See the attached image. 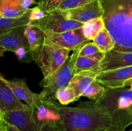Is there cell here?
I'll list each match as a JSON object with an SVG mask.
<instances>
[{
	"mask_svg": "<svg viewBox=\"0 0 132 131\" xmlns=\"http://www.w3.org/2000/svg\"><path fill=\"white\" fill-rule=\"evenodd\" d=\"M38 131H62L57 123H45L39 127Z\"/></svg>",
	"mask_w": 132,
	"mask_h": 131,
	"instance_id": "f1b7e54d",
	"label": "cell"
},
{
	"mask_svg": "<svg viewBox=\"0 0 132 131\" xmlns=\"http://www.w3.org/2000/svg\"><path fill=\"white\" fill-rule=\"evenodd\" d=\"M95 103L108 112L112 125L125 130L132 124V89L129 87L107 88Z\"/></svg>",
	"mask_w": 132,
	"mask_h": 131,
	"instance_id": "3957f363",
	"label": "cell"
},
{
	"mask_svg": "<svg viewBox=\"0 0 132 131\" xmlns=\"http://www.w3.org/2000/svg\"><path fill=\"white\" fill-rule=\"evenodd\" d=\"M100 64V61L87 57L79 56L77 57L76 64V74L82 71L95 70L98 71V68Z\"/></svg>",
	"mask_w": 132,
	"mask_h": 131,
	"instance_id": "603a6c76",
	"label": "cell"
},
{
	"mask_svg": "<svg viewBox=\"0 0 132 131\" xmlns=\"http://www.w3.org/2000/svg\"><path fill=\"white\" fill-rule=\"evenodd\" d=\"M28 106L16 98L0 73V112L1 114L14 109H23Z\"/></svg>",
	"mask_w": 132,
	"mask_h": 131,
	"instance_id": "9a60e30c",
	"label": "cell"
},
{
	"mask_svg": "<svg viewBox=\"0 0 132 131\" xmlns=\"http://www.w3.org/2000/svg\"><path fill=\"white\" fill-rule=\"evenodd\" d=\"M2 117L5 123L15 126L21 131H38L39 128L33 116L32 107L28 105L23 109L3 113Z\"/></svg>",
	"mask_w": 132,
	"mask_h": 131,
	"instance_id": "ba28073f",
	"label": "cell"
},
{
	"mask_svg": "<svg viewBox=\"0 0 132 131\" xmlns=\"http://www.w3.org/2000/svg\"><path fill=\"white\" fill-rule=\"evenodd\" d=\"M91 1L92 0H63L57 10H67L76 8Z\"/></svg>",
	"mask_w": 132,
	"mask_h": 131,
	"instance_id": "4316f807",
	"label": "cell"
},
{
	"mask_svg": "<svg viewBox=\"0 0 132 131\" xmlns=\"http://www.w3.org/2000/svg\"><path fill=\"white\" fill-rule=\"evenodd\" d=\"M30 9L23 8L21 5L20 0H0V14L5 17H21Z\"/></svg>",
	"mask_w": 132,
	"mask_h": 131,
	"instance_id": "e0dca14e",
	"label": "cell"
},
{
	"mask_svg": "<svg viewBox=\"0 0 132 131\" xmlns=\"http://www.w3.org/2000/svg\"><path fill=\"white\" fill-rule=\"evenodd\" d=\"M30 11L23 16L18 18H9L0 15V36L7 33L14 28L21 26H27L30 23Z\"/></svg>",
	"mask_w": 132,
	"mask_h": 131,
	"instance_id": "d6986e66",
	"label": "cell"
},
{
	"mask_svg": "<svg viewBox=\"0 0 132 131\" xmlns=\"http://www.w3.org/2000/svg\"><path fill=\"white\" fill-rule=\"evenodd\" d=\"M105 28L114 40L113 50L132 51V0H101Z\"/></svg>",
	"mask_w": 132,
	"mask_h": 131,
	"instance_id": "7a4b0ae2",
	"label": "cell"
},
{
	"mask_svg": "<svg viewBox=\"0 0 132 131\" xmlns=\"http://www.w3.org/2000/svg\"><path fill=\"white\" fill-rule=\"evenodd\" d=\"M102 131H125V130H122L121 128H118V127H116V126L111 125L110 127H108L106 129L103 130Z\"/></svg>",
	"mask_w": 132,
	"mask_h": 131,
	"instance_id": "1f68e13d",
	"label": "cell"
},
{
	"mask_svg": "<svg viewBox=\"0 0 132 131\" xmlns=\"http://www.w3.org/2000/svg\"><path fill=\"white\" fill-rule=\"evenodd\" d=\"M130 66H132V51L112 50L106 53L104 59L101 61L98 73Z\"/></svg>",
	"mask_w": 132,
	"mask_h": 131,
	"instance_id": "7c38bea8",
	"label": "cell"
},
{
	"mask_svg": "<svg viewBox=\"0 0 132 131\" xmlns=\"http://www.w3.org/2000/svg\"><path fill=\"white\" fill-rule=\"evenodd\" d=\"M55 101L56 100H48L41 96L38 103L30 106L35 121L39 127L45 123H57L59 125L60 117L55 107Z\"/></svg>",
	"mask_w": 132,
	"mask_h": 131,
	"instance_id": "30bf717a",
	"label": "cell"
},
{
	"mask_svg": "<svg viewBox=\"0 0 132 131\" xmlns=\"http://www.w3.org/2000/svg\"><path fill=\"white\" fill-rule=\"evenodd\" d=\"M46 14H45L42 9L39 6H37L36 7H34L32 8H30V23L33 21H37L42 19L46 15Z\"/></svg>",
	"mask_w": 132,
	"mask_h": 131,
	"instance_id": "83f0119b",
	"label": "cell"
},
{
	"mask_svg": "<svg viewBox=\"0 0 132 131\" xmlns=\"http://www.w3.org/2000/svg\"><path fill=\"white\" fill-rule=\"evenodd\" d=\"M82 28L85 37L88 41H93L98 33L105 28V24L103 17H99L85 23Z\"/></svg>",
	"mask_w": 132,
	"mask_h": 131,
	"instance_id": "44dd1931",
	"label": "cell"
},
{
	"mask_svg": "<svg viewBox=\"0 0 132 131\" xmlns=\"http://www.w3.org/2000/svg\"><path fill=\"white\" fill-rule=\"evenodd\" d=\"M93 42L99 48L101 51L105 53L112 51L116 46L114 40L106 28L98 33L93 40Z\"/></svg>",
	"mask_w": 132,
	"mask_h": 131,
	"instance_id": "ffe728a7",
	"label": "cell"
},
{
	"mask_svg": "<svg viewBox=\"0 0 132 131\" xmlns=\"http://www.w3.org/2000/svg\"><path fill=\"white\" fill-rule=\"evenodd\" d=\"M25 27L26 26L17 27L0 36V47L5 49L6 51L14 53L20 48H30L24 35Z\"/></svg>",
	"mask_w": 132,
	"mask_h": 131,
	"instance_id": "4fadbf2b",
	"label": "cell"
},
{
	"mask_svg": "<svg viewBox=\"0 0 132 131\" xmlns=\"http://www.w3.org/2000/svg\"><path fill=\"white\" fill-rule=\"evenodd\" d=\"M83 44L73 50L72 55L68 56L65 62L57 70L51 75L44 78L41 83L43 87V90L40 93L42 98L48 100H57L55 98L56 91L61 87L68 86L71 80L76 74V61Z\"/></svg>",
	"mask_w": 132,
	"mask_h": 131,
	"instance_id": "277c9868",
	"label": "cell"
},
{
	"mask_svg": "<svg viewBox=\"0 0 132 131\" xmlns=\"http://www.w3.org/2000/svg\"><path fill=\"white\" fill-rule=\"evenodd\" d=\"M5 123L2 117V114L0 112V131H4L5 130Z\"/></svg>",
	"mask_w": 132,
	"mask_h": 131,
	"instance_id": "d6a6232c",
	"label": "cell"
},
{
	"mask_svg": "<svg viewBox=\"0 0 132 131\" xmlns=\"http://www.w3.org/2000/svg\"><path fill=\"white\" fill-rule=\"evenodd\" d=\"M55 98L59 104L63 105H67L76 101L74 90L70 86L59 89L55 92Z\"/></svg>",
	"mask_w": 132,
	"mask_h": 131,
	"instance_id": "d4e9b609",
	"label": "cell"
},
{
	"mask_svg": "<svg viewBox=\"0 0 132 131\" xmlns=\"http://www.w3.org/2000/svg\"><path fill=\"white\" fill-rule=\"evenodd\" d=\"M5 81L16 98L27 103V105L33 106L41 99L40 94H36L30 91L24 79L15 78L10 80L5 78Z\"/></svg>",
	"mask_w": 132,
	"mask_h": 131,
	"instance_id": "5bb4252c",
	"label": "cell"
},
{
	"mask_svg": "<svg viewBox=\"0 0 132 131\" xmlns=\"http://www.w3.org/2000/svg\"><path fill=\"white\" fill-rule=\"evenodd\" d=\"M29 24L38 27L45 33H59L82 28L84 23L68 19L62 10H55L46 14L42 19Z\"/></svg>",
	"mask_w": 132,
	"mask_h": 131,
	"instance_id": "8992f818",
	"label": "cell"
},
{
	"mask_svg": "<svg viewBox=\"0 0 132 131\" xmlns=\"http://www.w3.org/2000/svg\"><path fill=\"white\" fill-rule=\"evenodd\" d=\"M62 12L68 19L84 24L93 19L103 17L104 14L101 0H92L90 2L76 8L62 10Z\"/></svg>",
	"mask_w": 132,
	"mask_h": 131,
	"instance_id": "9c48e42d",
	"label": "cell"
},
{
	"mask_svg": "<svg viewBox=\"0 0 132 131\" xmlns=\"http://www.w3.org/2000/svg\"><path fill=\"white\" fill-rule=\"evenodd\" d=\"M130 131H132V129H131V130H130Z\"/></svg>",
	"mask_w": 132,
	"mask_h": 131,
	"instance_id": "d590c367",
	"label": "cell"
},
{
	"mask_svg": "<svg viewBox=\"0 0 132 131\" xmlns=\"http://www.w3.org/2000/svg\"><path fill=\"white\" fill-rule=\"evenodd\" d=\"M98 71L97 69L95 70L86 71H82L75 74L69 85L75 91L76 96V101L82 96L84 91L96 79Z\"/></svg>",
	"mask_w": 132,
	"mask_h": 131,
	"instance_id": "2e32d148",
	"label": "cell"
},
{
	"mask_svg": "<svg viewBox=\"0 0 132 131\" xmlns=\"http://www.w3.org/2000/svg\"><path fill=\"white\" fill-rule=\"evenodd\" d=\"M5 131H21V130H19V128H17L16 127H15V126L6 123V124H5Z\"/></svg>",
	"mask_w": 132,
	"mask_h": 131,
	"instance_id": "4dcf8cb0",
	"label": "cell"
},
{
	"mask_svg": "<svg viewBox=\"0 0 132 131\" xmlns=\"http://www.w3.org/2000/svg\"><path fill=\"white\" fill-rule=\"evenodd\" d=\"M60 117L62 131H102L112 125L110 116L95 101H86L76 107H66L55 102Z\"/></svg>",
	"mask_w": 132,
	"mask_h": 131,
	"instance_id": "6da1fadb",
	"label": "cell"
},
{
	"mask_svg": "<svg viewBox=\"0 0 132 131\" xmlns=\"http://www.w3.org/2000/svg\"><path fill=\"white\" fill-rule=\"evenodd\" d=\"M20 3L22 7L26 10L30 8L31 6L34 4L37 3L38 5V3L36 2V0H20Z\"/></svg>",
	"mask_w": 132,
	"mask_h": 131,
	"instance_id": "f546056e",
	"label": "cell"
},
{
	"mask_svg": "<svg viewBox=\"0 0 132 131\" xmlns=\"http://www.w3.org/2000/svg\"><path fill=\"white\" fill-rule=\"evenodd\" d=\"M5 51H6V50H5V49H3V48L0 47V58L2 57L4 55V54H5Z\"/></svg>",
	"mask_w": 132,
	"mask_h": 131,
	"instance_id": "e575fe53",
	"label": "cell"
},
{
	"mask_svg": "<svg viewBox=\"0 0 132 131\" xmlns=\"http://www.w3.org/2000/svg\"><path fill=\"white\" fill-rule=\"evenodd\" d=\"M24 35L27 39L32 52L38 50L44 43L45 33L38 27L28 24L24 29Z\"/></svg>",
	"mask_w": 132,
	"mask_h": 131,
	"instance_id": "ac0fdd59",
	"label": "cell"
},
{
	"mask_svg": "<svg viewBox=\"0 0 132 131\" xmlns=\"http://www.w3.org/2000/svg\"><path fill=\"white\" fill-rule=\"evenodd\" d=\"M106 89V87L99 83L97 80H95L84 91L82 96H85L90 100L96 101L104 95Z\"/></svg>",
	"mask_w": 132,
	"mask_h": 131,
	"instance_id": "cb8c5ba5",
	"label": "cell"
},
{
	"mask_svg": "<svg viewBox=\"0 0 132 131\" xmlns=\"http://www.w3.org/2000/svg\"><path fill=\"white\" fill-rule=\"evenodd\" d=\"M4 131H5V130H4Z\"/></svg>",
	"mask_w": 132,
	"mask_h": 131,
	"instance_id": "8d00e7d4",
	"label": "cell"
},
{
	"mask_svg": "<svg viewBox=\"0 0 132 131\" xmlns=\"http://www.w3.org/2000/svg\"><path fill=\"white\" fill-rule=\"evenodd\" d=\"M125 86H127V87H129L130 88H131L132 89V78H131L130 80H129L126 81V82L125 83Z\"/></svg>",
	"mask_w": 132,
	"mask_h": 131,
	"instance_id": "836d02e7",
	"label": "cell"
},
{
	"mask_svg": "<svg viewBox=\"0 0 132 131\" xmlns=\"http://www.w3.org/2000/svg\"><path fill=\"white\" fill-rule=\"evenodd\" d=\"M88 41H89L84 35L82 28H80L59 33H45L44 42L73 51Z\"/></svg>",
	"mask_w": 132,
	"mask_h": 131,
	"instance_id": "52a82bcc",
	"label": "cell"
},
{
	"mask_svg": "<svg viewBox=\"0 0 132 131\" xmlns=\"http://www.w3.org/2000/svg\"><path fill=\"white\" fill-rule=\"evenodd\" d=\"M105 53L103 52L94 42H85L81 46L80 50L79 56L87 57L95 59L99 61H101L105 56Z\"/></svg>",
	"mask_w": 132,
	"mask_h": 131,
	"instance_id": "7402d4cb",
	"label": "cell"
},
{
	"mask_svg": "<svg viewBox=\"0 0 132 131\" xmlns=\"http://www.w3.org/2000/svg\"><path fill=\"white\" fill-rule=\"evenodd\" d=\"M131 78L132 66L100 72L95 80L106 88L113 89L125 87V82Z\"/></svg>",
	"mask_w": 132,
	"mask_h": 131,
	"instance_id": "8fae6325",
	"label": "cell"
},
{
	"mask_svg": "<svg viewBox=\"0 0 132 131\" xmlns=\"http://www.w3.org/2000/svg\"><path fill=\"white\" fill-rule=\"evenodd\" d=\"M63 0H39V6L45 14H48L57 10Z\"/></svg>",
	"mask_w": 132,
	"mask_h": 131,
	"instance_id": "484cf974",
	"label": "cell"
},
{
	"mask_svg": "<svg viewBox=\"0 0 132 131\" xmlns=\"http://www.w3.org/2000/svg\"><path fill=\"white\" fill-rule=\"evenodd\" d=\"M70 50L54 45L43 44L37 50L32 52V60L41 69L44 78L57 70L69 56Z\"/></svg>",
	"mask_w": 132,
	"mask_h": 131,
	"instance_id": "5b68a950",
	"label": "cell"
},
{
	"mask_svg": "<svg viewBox=\"0 0 132 131\" xmlns=\"http://www.w3.org/2000/svg\"><path fill=\"white\" fill-rule=\"evenodd\" d=\"M0 15H1V14H0Z\"/></svg>",
	"mask_w": 132,
	"mask_h": 131,
	"instance_id": "74e56055",
	"label": "cell"
}]
</instances>
